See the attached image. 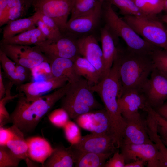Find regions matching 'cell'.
<instances>
[{"instance_id":"13","label":"cell","mask_w":167,"mask_h":167,"mask_svg":"<svg viewBox=\"0 0 167 167\" xmlns=\"http://www.w3.org/2000/svg\"><path fill=\"white\" fill-rule=\"evenodd\" d=\"M74 120L79 126L91 133L107 134L112 136L110 121L105 108L81 115Z\"/></svg>"},{"instance_id":"38","label":"cell","mask_w":167,"mask_h":167,"mask_svg":"<svg viewBox=\"0 0 167 167\" xmlns=\"http://www.w3.org/2000/svg\"><path fill=\"white\" fill-rule=\"evenodd\" d=\"M151 56L155 66L167 75V50L158 48Z\"/></svg>"},{"instance_id":"12","label":"cell","mask_w":167,"mask_h":167,"mask_svg":"<svg viewBox=\"0 0 167 167\" xmlns=\"http://www.w3.org/2000/svg\"><path fill=\"white\" fill-rule=\"evenodd\" d=\"M68 82L65 78L53 77L48 79L25 83L17 86L19 92L23 93L27 100L34 101L65 85Z\"/></svg>"},{"instance_id":"46","label":"cell","mask_w":167,"mask_h":167,"mask_svg":"<svg viewBox=\"0 0 167 167\" xmlns=\"http://www.w3.org/2000/svg\"><path fill=\"white\" fill-rule=\"evenodd\" d=\"M156 111L160 115L167 120V102L157 107Z\"/></svg>"},{"instance_id":"33","label":"cell","mask_w":167,"mask_h":167,"mask_svg":"<svg viewBox=\"0 0 167 167\" xmlns=\"http://www.w3.org/2000/svg\"><path fill=\"white\" fill-rule=\"evenodd\" d=\"M98 6H102L96 0H75L70 19L87 13Z\"/></svg>"},{"instance_id":"17","label":"cell","mask_w":167,"mask_h":167,"mask_svg":"<svg viewBox=\"0 0 167 167\" xmlns=\"http://www.w3.org/2000/svg\"><path fill=\"white\" fill-rule=\"evenodd\" d=\"M121 113L126 119L138 114L149 104L142 90L133 89L122 94L118 99Z\"/></svg>"},{"instance_id":"24","label":"cell","mask_w":167,"mask_h":167,"mask_svg":"<svg viewBox=\"0 0 167 167\" xmlns=\"http://www.w3.org/2000/svg\"><path fill=\"white\" fill-rule=\"evenodd\" d=\"M71 148L74 153L75 167H105L106 160L113 154L96 153L82 151Z\"/></svg>"},{"instance_id":"14","label":"cell","mask_w":167,"mask_h":167,"mask_svg":"<svg viewBox=\"0 0 167 167\" xmlns=\"http://www.w3.org/2000/svg\"><path fill=\"white\" fill-rule=\"evenodd\" d=\"M71 146L82 151L99 154L114 153L117 149L111 135L92 133L82 136L78 143Z\"/></svg>"},{"instance_id":"36","label":"cell","mask_w":167,"mask_h":167,"mask_svg":"<svg viewBox=\"0 0 167 167\" xmlns=\"http://www.w3.org/2000/svg\"><path fill=\"white\" fill-rule=\"evenodd\" d=\"M48 118L52 124L59 128H63L70 118L67 112L62 107L52 111L49 114Z\"/></svg>"},{"instance_id":"2","label":"cell","mask_w":167,"mask_h":167,"mask_svg":"<svg viewBox=\"0 0 167 167\" xmlns=\"http://www.w3.org/2000/svg\"><path fill=\"white\" fill-rule=\"evenodd\" d=\"M117 49L116 57L121 84L119 97L131 90H142L155 66L151 54L134 51L127 47Z\"/></svg>"},{"instance_id":"47","label":"cell","mask_w":167,"mask_h":167,"mask_svg":"<svg viewBox=\"0 0 167 167\" xmlns=\"http://www.w3.org/2000/svg\"><path fill=\"white\" fill-rule=\"evenodd\" d=\"M0 99L2 98L5 95L6 87L5 86L3 79L1 67L0 66Z\"/></svg>"},{"instance_id":"5","label":"cell","mask_w":167,"mask_h":167,"mask_svg":"<svg viewBox=\"0 0 167 167\" xmlns=\"http://www.w3.org/2000/svg\"><path fill=\"white\" fill-rule=\"evenodd\" d=\"M105 25L117 39L121 37L132 50L151 54L159 48L148 42L138 35L123 19L120 18L113 9L112 5L105 0L102 6Z\"/></svg>"},{"instance_id":"40","label":"cell","mask_w":167,"mask_h":167,"mask_svg":"<svg viewBox=\"0 0 167 167\" xmlns=\"http://www.w3.org/2000/svg\"><path fill=\"white\" fill-rule=\"evenodd\" d=\"M126 164L123 155L117 151L106 162L105 167H124Z\"/></svg>"},{"instance_id":"11","label":"cell","mask_w":167,"mask_h":167,"mask_svg":"<svg viewBox=\"0 0 167 167\" xmlns=\"http://www.w3.org/2000/svg\"><path fill=\"white\" fill-rule=\"evenodd\" d=\"M120 148L126 164L139 159L145 161L148 167H163L161 156L153 142L123 144Z\"/></svg>"},{"instance_id":"23","label":"cell","mask_w":167,"mask_h":167,"mask_svg":"<svg viewBox=\"0 0 167 167\" xmlns=\"http://www.w3.org/2000/svg\"><path fill=\"white\" fill-rule=\"evenodd\" d=\"M75 164L74 153L71 146H58L42 165L44 167H72Z\"/></svg>"},{"instance_id":"1","label":"cell","mask_w":167,"mask_h":167,"mask_svg":"<svg viewBox=\"0 0 167 167\" xmlns=\"http://www.w3.org/2000/svg\"><path fill=\"white\" fill-rule=\"evenodd\" d=\"M69 84L68 82L51 93L32 101H28L23 93L19 92L15 107L10 114V123L24 133L33 131L57 102L64 96Z\"/></svg>"},{"instance_id":"30","label":"cell","mask_w":167,"mask_h":167,"mask_svg":"<svg viewBox=\"0 0 167 167\" xmlns=\"http://www.w3.org/2000/svg\"><path fill=\"white\" fill-rule=\"evenodd\" d=\"M148 135L151 140L155 144L161 156L163 167H167V147L158 134L157 124L152 115L147 116L146 121Z\"/></svg>"},{"instance_id":"42","label":"cell","mask_w":167,"mask_h":167,"mask_svg":"<svg viewBox=\"0 0 167 167\" xmlns=\"http://www.w3.org/2000/svg\"><path fill=\"white\" fill-rule=\"evenodd\" d=\"M36 25L46 37V40H54L59 38L57 37L52 32L40 18L37 21Z\"/></svg>"},{"instance_id":"25","label":"cell","mask_w":167,"mask_h":167,"mask_svg":"<svg viewBox=\"0 0 167 167\" xmlns=\"http://www.w3.org/2000/svg\"><path fill=\"white\" fill-rule=\"evenodd\" d=\"M46 40L37 27L12 37L2 39L0 43L30 45H37Z\"/></svg>"},{"instance_id":"4","label":"cell","mask_w":167,"mask_h":167,"mask_svg":"<svg viewBox=\"0 0 167 167\" xmlns=\"http://www.w3.org/2000/svg\"><path fill=\"white\" fill-rule=\"evenodd\" d=\"M94 92L88 81L81 77L70 83L64 96L61 99V107L68 113L70 118L90 111L101 109V105L96 99Z\"/></svg>"},{"instance_id":"16","label":"cell","mask_w":167,"mask_h":167,"mask_svg":"<svg viewBox=\"0 0 167 167\" xmlns=\"http://www.w3.org/2000/svg\"><path fill=\"white\" fill-rule=\"evenodd\" d=\"M76 41L80 55L86 58L96 67L102 79L104 68L103 53L96 38L93 36L89 35Z\"/></svg>"},{"instance_id":"18","label":"cell","mask_w":167,"mask_h":167,"mask_svg":"<svg viewBox=\"0 0 167 167\" xmlns=\"http://www.w3.org/2000/svg\"><path fill=\"white\" fill-rule=\"evenodd\" d=\"M102 6H98L91 11L68 21L67 32L84 34L92 31L96 26L102 13Z\"/></svg>"},{"instance_id":"51","label":"cell","mask_w":167,"mask_h":167,"mask_svg":"<svg viewBox=\"0 0 167 167\" xmlns=\"http://www.w3.org/2000/svg\"><path fill=\"white\" fill-rule=\"evenodd\" d=\"M161 138L162 141L163 142L165 145V146L167 147V140L165 139H161Z\"/></svg>"},{"instance_id":"22","label":"cell","mask_w":167,"mask_h":167,"mask_svg":"<svg viewBox=\"0 0 167 167\" xmlns=\"http://www.w3.org/2000/svg\"><path fill=\"white\" fill-rule=\"evenodd\" d=\"M41 14L35 12L31 16L10 21L3 29V38H10L22 32L36 27Z\"/></svg>"},{"instance_id":"6","label":"cell","mask_w":167,"mask_h":167,"mask_svg":"<svg viewBox=\"0 0 167 167\" xmlns=\"http://www.w3.org/2000/svg\"><path fill=\"white\" fill-rule=\"evenodd\" d=\"M123 19L146 41L167 50V30L158 19L126 15Z\"/></svg>"},{"instance_id":"3","label":"cell","mask_w":167,"mask_h":167,"mask_svg":"<svg viewBox=\"0 0 167 167\" xmlns=\"http://www.w3.org/2000/svg\"><path fill=\"white\" fill-rule=\"evenodd\" d=\"M91 88L100 97L109 117L112 127L118 128L124 126L125 120L120 112L118 102L121 84L118 63L116 57L108 74L97 84L91 86Z\"/></svg>"},{"instance_id":"43","label":"cell","mask_w":167,"mask_h":167,"mask_svg":"<svg viewBox=\"0 0 167 167\" xmlns=\"http://www.w3.org/2000/svg\"><path fill=\"white\" fill-rule=\"evenodd\" d=\"M13 132L11 127L0 128V146H6L7 143L12 138Z\"/></svg>"},{"instance_id":"44","label":"cell","mask_w":167,"mask_h":167,"mask_svg":"<svg viewBox=\"0 0 167 167\" xmlns=\"http://www.w3.org/2000/svg\"><path fill=\"white\" fill-rule=\"evenodd\" d=\"M8 0H0V26L3 25Z\"/></svg>"},{"instance_id":"49","label":"cell","mask_w":167,"mask_h":167,"mask_svg":"<svg viewBox=\"0 0 167 167\" xmlns=\"http://www.w3.org/2000/svg\"><path fill=\"white\" fill-rule=\"evenodd\" d=\"M162 19L164 22L167 24V14L163 16Z\"/></svg>"},{"instance_id":"35","label":"cell","mask_w":167,"mask_h":167,"mask_svg":"<svg viewBox=\"0 0 167 167\" xmlns=\"http://www.w3.org/2000/svg\"><path fill=\"white\" fill-rule=\"evenodd\" d=\"M66 138L71 145L78 143L82 136L79 126L69 120L63 128Z\"/></svg>"},{"instance_id":"10","label":"cell","mask_w":167,"mask_h":167,"mask_svg":"<svg viewBox=\"0 0 167 167\" xmlns=\"http://www.w3.org/2000/svg\"><path fill=\"white\" fill-rule=\"evenodd\" d=\"M142 90L147 102L156 108L167 99V75L155 66Z\"/></svg>"},{"instance_id":"9","label":"cell","mask_w":167,"mask_h":167,"mask_svg":"<svg viewBox=\"0 0 167 167\" xmlns=\"http://www.w3.org/2000/svg\"><path fill=\"white\" fill-rule=\"evenodd\" d=\"M71 34L66 32L57 39L46 40L35 46L44 54L47 60L55 58H63L74 61L80 55L76 41L71 37Z\"/></svg>"},{"instance_id":"26","label":"cell","mask_w":167,"mask_h":167,"mask_svg":"<svg viewBox=\"0 0 167 167\" xmlns=\"http://www.w3.org/2000/svg\"><path fill=\"white\" fill-rule=\"evenodd\" d=\"M1 66L5 76L14 85L18 86L28 81L31 75L19 72L17 70L16 64L0 49Z\"/></svg>"},{"instance_id":"21","label":"cell","mask_w":167,"mask_h":167,"mask_svg":"<svg viewBox=\"0 0 167 167\" xmlns=\"http://www.w3.org/2000/svg\"><path fill=\"white\" fill-rule=\"evenodd\" d=\"M53 77L67 79L68 82L72 83L81 77L77 74L74 62L70 59L63 58H55L48 60Z\"/></svg>"},{"instance_id":"39","label":"cell","mask_w":167,"mask_h":167,"mask_svg":"<svg viewBox=\"0 0 167 167\" xmlns=\"http://www.w3.org/2000/svg\"><path fill=\"white\" fill-rule=\"evenodd\" d=\"M152 112L157 124L158 132L161 138L167 140V120L153 109Z\"/></svg>"},{"instance_id":"32","label":"cell","mask_w":167,"mask_h":167,"mask_svg":"<svg viewBox=\"0 0 167 167\" xmlns=\"http://www.w3.org/2000/svg\"><path fill=\"white\" fill-rule=\"evenodd\" d=\"M143 13L157 18L156 15L164 10V0H132Z\"/></svg>"},{"instance_id":"7","label":"cell","mask_w":167,"mask_h":167,"mask_svg":"<svg viewBox=\"0 0 167 167\" xmlns=\"http://www.w3.org/2000/svg\"><path fill=\"white\" fill-rule=\"evenodd\" d=\"M75 0H33L35 12L52 18L61 32H67L66 26L68 18Z\"/></svg>"},{"instance_id":"31","label":"cell","mask_w":167,"mask_h":167,"mask_svg":"<svg viewBox=\"0 0 167 167\" xmlns=\"http://www.w3.org/2000/svg\"><path fill=\"white\" fill-rule=\"evenodd\" d=\"M112 5L118 7L123 16L133 15L150 19H158L148 16L143 13L135 5L132 0H106Z\"/></svg>"},{"instance_id":"52","label":"cell","mask_w":167,"mask_h":167,"mask_svg":"<svg viewBox=\"0 0 167 167\" xmlns=\"http://www.w3.org/2000/svg\"></svg>"},{"instance_id":"28","label":"cell","mask_w":167,"mask_h":167,"mask_svg":"<svg viewBox=\"0 0 167 167\" xmlns=\"http://www.w3.org/2000/svg\"><path fill=\"white\" fill-rule=\"evenodd\" d=\"M13 132L12 138L6 146L18 157L26 160L28 158V147L24 133L15 125L11 127Z\"/></svg>"},{"instance_id":"50","label":"cell","mask_w":167,"mask_h":167,"mask_svg":"<svg viewBox=\"0 0 167 167\" xmlns=\"http://www.w3.org/2000/svg\"><path fill=\"white\" fill-rule=\"evenodd\" d=\"M97 2L100 4L102 6L103 3L105 0H96Z\"/></svg>"},{"instance_id":"19","label":"cell","mask_w":167,"mask_h":167,"mask_svg":"<svg viewBox=\"0 0 167 167\" xmlns=\"http://www.w3.org/2000/svg\"><path fill=\"white\" fill-rule=\"evenodd\" d=\"M100 36L104 66L103 78L112 66L117 52L116 43L117 39L106 25L101 28Z\"/></svg>"},{"instance_id":"41","label":"cell","mask_w":167,"mask_h":167,"mask_svg":"<svg viewBox=\"0 0 167 167\" xmlns=\"http://www.w3.org/2000/svg\"><path fill=\"white\" fill-rule=\"evenodd\" d=\"M40 19L57 37H59L62 36V33L52 18L46 15H41Z\"/></svg>"},{"instance_id":"37","label":"cell","mask_w":167,"mask_h":167,"mask_svg":"<svg viewBox=\"0 0 167 167\" xmlns=\"http://www.w3.org/2000/svg\"><path fill=\"white\" fill-rule=\"evenodd\" d=\"M11 91L6 90L5 96L0 99V127L10 123V115L6 107V104L9 101L18 98L19 95V93L14 96L11 95Z\"/></svg>"},{"instance_id":"45","label":"cell","mask_w":167,"mask_h":167,"mask_svg":"<svg viewBox=\"0 0 167 167\" xmlns=\"http://www.w3.org/2000/svg\"><path fill=\"white\" fill-rule=\"evenodd\" d=\"M147 162L142 159H138L133 161L126 164L124 167H143Z\"/></svg>"},{"instance_id":"15","label":"cell","mask_w":167,"mask_h":167,"mask_svg":"<svg viewBox=\"0 0 167 167\" xmlns=\"http://www.w3.org/2000/svg\"><path fill=\"white\" fill-rule=\"evenodd\" d=\"M125 120L126 125L122 145L153 142L148 135L146 121H143L140 113Z\"/></svg>"},{"instance_id":"27","label":"cell","mask_w":167,"mask_h":167,"mask_svg":"<svg viewBox=\"0 0 167 167\" xmlns=\"http://www.w3.org/2000/svg\"><path fill=\"white\" fill-rule=\"evenodd\" d=\"M74 62L78 75L84 77L91 87L97 84L101 79V76L98 71L85 58L79 55Z\"/></svg>"},{"instance_id":"20","label":"cell","mask_w":167,"mask_h":167,"mask_svg":"<svg viewBox=\"0 0 167 167\" xmlns=\"http://www.w3.org/2000/svg\"><path fill=\"white\" fill-rule=\"evenodd\" d=\"M29 158L41 163V166L52 153L54 148L45 138L40 136L30 137L26 139Z\"/></svg>"},{"instance_id":"48","label":"cell","mask_w":167,"mask_h":167,"mask_svg":"<svg viewBox=\"0 0 167 167\" xmlns=\"http://www.w3.org/2000/svg\"><path fill=\"white\" fill-rule=\"evenodd\" d=\"M167 12V0H164V10Z\"/></svg>"},{"instance_id":"34","label":"cell","mask_w":167,"mask_h":167,"mask_svg":"<svg viewBox=\"0 0 167 167\" xmlns=\"http://www.w3.org/2000/svg\"><path fill=\"white\" fill-rule=\"evenodd\" d=\"M22 160L6 146H0V167H17Z\"/></svg>"},{"instance_id":"8","label":"cell","mask_w":167,"mask_h":167,"mask_svg":"<svg viewBox=\"0 0 167 167\" xmlns=\"http://www.w3.org/2000/svg\"><path fill=\"white\" fill-rule=\"evenodd\" d=\"M0 49L15 63L30 70L48 62L44 54L35 45L1 43Z\"/></svg>"},{"instance_id":"29","label":"cell","mask_w":167,"mask_h":167,"mask_svg":"<svg viewBox=\"0 0 167 167\" xmlns=\"http://www.w3.org/2000/svg\"><path fill=\"white\" fill-rule=\"evenodd\" d=\"M32 2L33 0H8L3 25L25 15Z\"/></svg>"}]
</instances>
